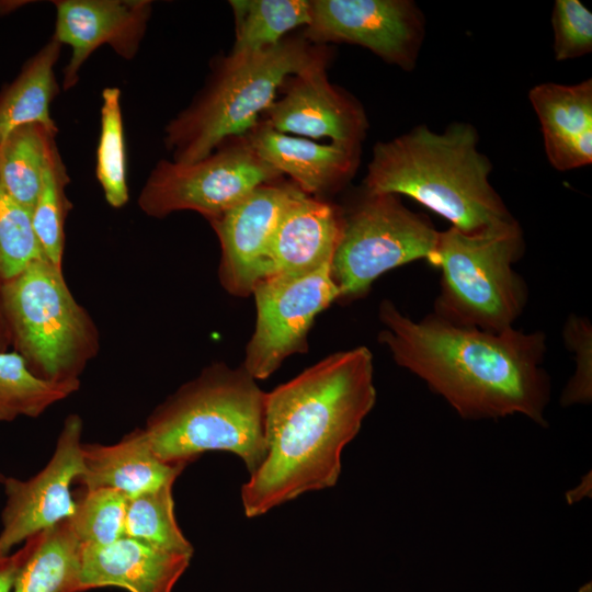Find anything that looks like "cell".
Segmentation results:
<instances>
[{"label":"cell","mask_w":592,"mask_h":592,"mask_svg":"<svg viewBox=\"0 0 592 592\" xmlns=\"http://www.w3.org/2000/svg\"><path fill=\"white\" fill-rule=\"evenodd\" d=\"M366 346L337 352L266 394V454L241 488L248 517L333 487L344 447L376 402Z\"/></svg>","instance_id":"1"},{"label":"cell","mask_w":592,"mask_h":592,"mask_svg":"<svg viewBox=\"0 0 592 592\" xmlns=\"http://www.w3.org/2000/svg\"><path fill=\"white\" fill-rule=\"evenodd\" d=\"M379 343L463 419L520 414L546 425L550 378L543 331L501 332L453 325L434 312L414 320L389 299L378 308Z\"/></svg>","instance_id":"2"},{"label":"cell","mask_w":592,"mask_h":592,"mask_svg":"<svg viewBox=\"0 0 592 592\" xmlns=\"http://www.w3.org/2000/svg\"><path fill=\"white\" fill-rule=\"evenodd\" d=\"M476 128L463 122L436 133L425 125L377 143L364 192L406 195L459 231L477 235L515 220L489 182L491 161Z\"/></svg>","instance_id":"3"},{"label":"cell","mask_w":592,"mask_h":592,"mask_svg":"<svg viewBox=\"0 0 592 592\" xmlns=\"http://www.w3.org/2000/svg\"><path fill=\"white\" fill-rule=\"evenodd\" d=\"M266 394L242 366L213 363L160 403L144 431L163 462L186 465L226 451L251 475L266 454Z\"/></svg>","instance_id":"4"},{"label":"cell","mask_w":592,"mask_h":592,"mask_svg":"<svg viewBox=\"0 0 592 592\" xmlns=\"http://www.w3.org/2000/svg\"><path fill=\"white\" fill-rule=\"evenodd\" d=\"M328 60L325 46L304 37H284L274 46L218 59L204 88L164 127L172 161H198L225 140L246 135L288 77Z\"/></svg>","instance_id":"5"},{"label":"cell","mask_w":592,"mask_h":592,"mask_svg":"<svg viewBox=\"0 0 592 592\" xmlns=\"http://www.w3.org/2000/svg\"><path fill=\"white\" fill-rule=\"evenodd\" d=\"M525 250L517 220L469 235L439 232L433 266L441 271L434 312L460 327L501 332L523 314L528 288L513 265Z\"/></svg>","instance_id":"6"},{"label":"cell","mask_w":592,"mask_h":592,"mask_svg":"<svg viewBox=\"0 0 592 592\" xmlns=\"http://www.w3.org/2000/svg\"><path fill=\"white\" fill-rule=\"evenodd\" d=\"M0 306L11 344L31 372L55 383L79 376L100 349L98 329L47 258L2 281Z\"/></svg>","instance_id":"7"},{"label":"cell","mask_w":592,"mask_h":592,"mask_svg":"<svg viewBox=\"0 0 592 592\" xmlns=\"http://www.w3.org/2000/svg\"><path fill=\"white\" fill-rule=\"evenodd\" d=\"M439 232L428 217L407 208L399 195L364 192L343 212L330 266L338 300L365 296L380 275L403 264L423 259L433 265Z\"/></svg>","instance_id":"8"},{"label":"cell","mask_w":592,"mask_h":592,"mask_svg":"<svg viewBox=\"0 0 592 592\" xmlns=\"http://www.w3.org/2000/svg\"><path fill=\"white\" fill-rule=\"evenodd\" d=\"M282 177L257 155L244 135L232 137L192 163L160 160L140 191L138 206L153 218L193 210L208 220Z\"/></svg>","instance_id":"9"},{"label":"cell","mask_w":592,"mask_h":592,"mask_svg":"<svg viewBox=\"0 0 592 592\" xmlns=\"http://www.w3.org/2000/svg\"><path fill=\"white\" fill-rule=\"evenodd\" d=\"M330 266L269 276L254 286L257 321L241 366L255 380L270 377L288 356L307 352L316 317L339 297Z\"/></svg>","instance_id":"10"},{"label":"cell","mask_w":592,"mask_h":592,"mask_svg":"<svg viewBox=\"0 0 592 592\" xmlns=\"http://www.w3.org/2000/svg\"><path fill=\"white\" fill-rule=\"evenodd\" d=\"M423 33L422 13L409 0H314L304 38L316 44H356L410 70Z\"/></svg>","instance_id":"11"},{"label":"cell","mask_w":592,"mask_h":592,"mask_svg":"<svg viewBox=\"0 0 592 592\" xmlns=\"http://www.w3.org/2000/svg\"><path fill=\"white\" fill-rule=\"evenodd\" d=\"M81 433V418L68 415L53 456L39 473L29 480L4 478L1 553L9 554L14 545L73 514L76 502L70 486L84 470Z\"/></svg>","instance_id":"12"},{"label":"cell","mask_w":592,"mask_h":592,"mask_svg":"<svg viewBox=\"0 0 592 592\" xmlns=\"http://www.w3.org/2000/svg\"><path fill=\"white\" fill-rule=\"evenodd\" d=\"M299 187L281 180L262 184L208 219L221 248L218 278L230 295L247 297L266 276L267 248L285 206Z\"/></svg>","instance_id":"13"},{"label":"cell","mask_w":592,"mask_h":592,"mask_svg":"<svg viewBox=\"0 0 592 592\" xmlns=\"http://www.w3.org/2000/svg\"><path fill=\"white\" fill-rule=\"evenodd\" d=\"M327 64L314 66L288 77L283 95L263 112L269 126L276 132L311 138H330L331 143L360 147L368 127L360 103L332 86Z\"/></svg>","instance_id":"14"},{"label":"cell","mask_w":592,"mask_h":592,"mask_svg":"<svg viewBox=\"0 0 592 592\" xmlns=\"http://www.w3.org/2000/svg\"><path fill=\"white\" fill-rule=\"evenodd\" d=\"M54 5V35L71 48L62 70L64 90L77 84L82 65L102 45H109L126 60L133 59L152 9L149 0H57Z\"/></svg>","instance_id":"15"},{"label":"cell","mask_w":592,"mask_h":592,"mask_svg":"<svg viewBox=\"0 0 592 592\" xmlns=\"http://www.w3.org/2000/svg\"><path fill=\"white\" fill-rule=\"evenodd\" d=\"M342 224L340 207L298 189L282 212L271 237L265 277L300 275L331 265Z\"/></svg>","instance_id":"16"},{"label":"cell","mask_w":592,"mask_h":592,"mask_svg":"<svg viewBox=\"0 0 592 592\" xmlns=\"http://www.w3.org/2000/svg\"><path fill=\"white\" fill-rule=\"evenodd\" d=\"M257 155L306 194L321 198L354 174L360 147L312 140L276 132L262 119L244 135Z\"/></svg>","instance_id":"17"},{"label":"cell","mask_w":592,"mask_h":592,"mask_svg":"<svg viewBox=\"0 0 592 592\" xmlns=\"http://www.w3.org/2000/svg\"><path fill=\"white\" fill-rule=\"evenodd\" d=\"M191 558L127 536L102 546L81 544L80 589L172 592Z\"/></svg>","instance_id":"18"},{"label":"cell","mask_w":592,"mask_h":592,"mask_svg":"<svg viewBox=\"0 0 592 592\" xmlns=\"http://www.w3.org/2000/svg\"><path fill=\"white\" fill-rule=\"evenodd\" d=\"M530 102L540 123L549 163L570 171L592 163V80L534 86Z\"/></svg>","instance_id":"19"},{"label":"cell","mask_w":592,"mask_h":592,"mask_svg":"<svg viewBox=\"0 0 592 592\" xmlns=\"http://www.w3.org/2000/svg\"><path fill=\"white\" fill-rule=\"evenodd\" d=\"M84 470L77 479L84 490L110 488L128 498L174 482L186 465L163 462L144 429L111 445L82 444Z\"/></svg>","instance_id":"20"},{"label":"cell","mask_w":592,"mask_h":592,"mask_svg":"<svg viewBox=\"0 0 592 592\" xmlns=\"http://www.w3.org/2000/svg\"><path fill=\"white\" fill-rule=\"evenodd\" d=\"M19 555L13 592H81V543L69 519L30 536Z\"/></svg>","instance_id":"21"},{"label":"cell","mask_w":592,"mask_h":592,"mask_svg":"<svg viewBox=\"0 0 592 592\" xmlns=\"http://www.w3.org/2000/svg\"><path fill=\"white\" fill-rule=\"evenodd\" d=\"M62 44L53 34L23 66L15 80L0 93V143L15 128L42 124L58 133L50 103L59 92L54 73Z\"/></svg>","instance_id":"22"},{"label":"cell","mask_w":592,"mask_h":592,"mask_svg":"<svg viewBox=\"0 0 592 592\" xmlns=\"http://www.w3.org/2000/svg\"><path fill=\"white\" fill-rule=\"evenodd\" d=\"M56 136L57 133L42 124H26L13 129L0 143V182L31 214Z\"/></svg>","instance_id":"23"},{"label":"cell","mask_w":592,"mask_h":592,"mask_svg":"<svg viewBox=\"0 0 592 592\" xmlns=\"http://www.w3.org/2000/svg\"><path fill=\"white\" fill-rule=\"evenodd\" d=\"M236 41L232 54L261 50L280 43L285 34L310 22L307 0H232Z\"/></svg>","instance_id":"24"},{"label":"cell","mask_w":592,"mask_h":592,"mask_svg":"<svg viewBox=\"0 0 592 592\" xmlns=\"http://www.w3.org/2000/svg\"><path fill=\"white\" fill-rule=\"evenodd\" d=\"M79 386L80 382L55 383L37 377L18 352H0V421L36 418Z\"/></svg>","instance_id":"25"},{"label":"cell","mask_w":592,"mask_h":592,"mask_svg":"<svg viewBox=\"0 0 592 592\" xmlns=\"http://www.w3.org/2000/svg\"><path fill=\"white\" fill-rule=\"evenodd\" d=\"M173 483L128 498L125 536L163 550L193 555V546L175 519Z\"/></svg>","instance_id":"26"},{"label":"cell","mask_w":592,"mask_h":592,"mask_svg":"<svg viewBox=\"0 0 592 592\" xmlns=\"http://www.w3.org/2000/svg\"><path fill=\"white\" fill-rule=\"evenodd\" d=\"M100 122L95 175L107 204L113 208H121L127 204L129 191L121 90L118 88L109 87L102 91Z\"/></svg>","instance_id":"27"},{"label":"cell","mask_w":592,"mask_h":592,"mask_svg":"<svg viewBox=\"0 0 592 592\" xmlns=\"http://www.w3.org/2000/svg\"><path fill=\"white\" fill-rule=\"evenodd\" d=\"M69 175L56 141L52 145L41 191L32 212V224L45 257L62 269L65 223L71 204L66 195Z\"/></svg>","instance_id":"28"},{"label":"cell","mask_w":592,"mask_h":592,"mask_svg":"<svg viewBox=\"0 0 592 592\" xmlns=\"http://www.w3.org/2000/svg\"><path fill=\"white\" fill-rule=\"evenodd\" d=\"M128 497L110 489L84 490L69 517L81 544L107 545L125 536Z\"/></svg>","instance_id":"29"},{"label":"cell","mask_w":592,"mask_h":592,"mask_svg":"<svg viewBox=\"0 0 592 592\" xmlns=\"http://www.w3.org/2000/svg\"><path fill=\"white\" fill-rule=\"evenodd\" d=\"M46 258L35 235L32 215L0 182V278L9 280L32 262Z\"/></svg>","instance_id":"30"},{"label":"cell","mask_w":592,"mask_h":592,"mask_svg":"<svg viewBox=\"0 0 592 592\" xmlns=\"http://www.w3.org/2000/svg\"><path fill=\"white\" fill-rule=\"evenodd\" d=\"M554 54L558 61L592 50V13L579 0H556L551 12Z\"/></svg>","instance_id":"31"},{"label":"cell","mask_w":592,"mask_h":592,"mask_svg":"<svg viewBox=\"0 0 592 592\" xmlns=\"http://www.w3.org/2000/svg\"><path fill=\"white\" fill-rule=\"evenodd\" d=\"M566 346L574 354L576 369L567 383L560 405L589 403L592 399V327L588 318L569 315L562 330Z\"/></svg>","instance_id":"32"},{"label":"cell","mask_w":592,"mask_h":592,"mask_svg":"<svg viewBox=\"0 0 592 592\" xmlns=\"http://www.w3.org/2000/svg\"><path fill=\"white\" fill-rule=\"evenodd\" d=\"M19 560V551L12 555L0 551V592H11L13 589Z\"/></svg>","instance_id":"33"},{"label":"cell","mask_w":592,"mask_h":592,"mask_svg":"<svg viewBox=\"0 0 592 592\" xmlns=\"http://www.w3.org/2000/svg\"><path fill=\"white\" fill-rule=\"evenodd\" d=\"M1 278H0V287H1ZM11 344V338L10 333L4 320V317L1 311L0 306V352L7 351V348Z\"/></svg>","instance_id":"34"},{"label":"cell","mask_w":592,"mask_h":592,"mask_svg":"<svg viewBox=\"0 0 592 592\" xmlns=\"http://www.w3.org/2000/svg\"><path fill=\"white\" fill-rule=\"evenodd\" d=\"M579 592H592V587H591V583H587L584 585H582L579 590Z\"/></svg>","instance_id":"35"},{"label":"cell","mask_w":592,"mask_h":592,"mask_svg":"<svg viewBox=\"0 0 592 592\" xmlns=\"http://www.w3.org/2000/svg\"><path fill=\"white\" fill-rule=\"evenodd\" d=\"M0 480L2 481L4 480V477L1 474H0Z\"/></svg>","instance_id":"36"}]
</instances>
